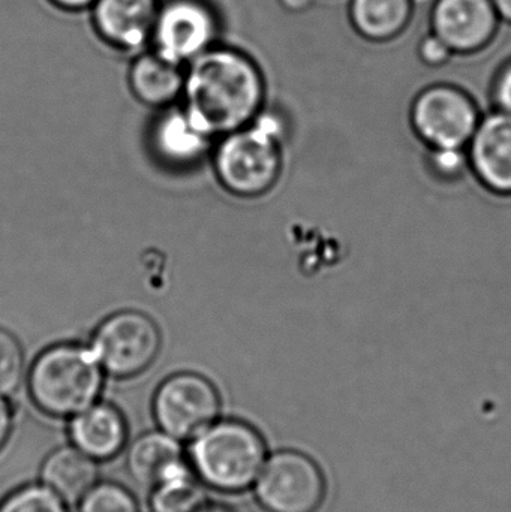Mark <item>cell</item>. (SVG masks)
I'll return each instance as SVG.
<instances>
[{"instance_id": "obj_14", "label": "cell", "mask_w": 511, "mask_h": 512, "mask_svg": "<svg viewBox=\"0 0 511 512\" xmlns=\"http://www.w3.org/2000/svg\"><path fill=\"white\" fill-rule=\"evenodd\" d=\"M126 468L135 483L153 489L168 478L191 468L183 454L182 442L158 430L141 435L129 445Z\"/></svg>"}, {"instance_id": "obj_16", "label": "cell", "mask_w": 511, "mask_h": 512, "mask_svg": "<svg viewBox=\"0 0 511 512\" xmlns=\"http://www.w3.org/2000/svg\"><path fill=\"white\" fill-rule=\"evenodd\" d=\"M128 80L137 101L153 110H167L183 98V66L162 59L155 51L140 54L132 62Z\"/></svg>"}, {"instance_id": "obj_8", "label": "cell", "mask_w": 511, "mask_h": 512, "mask_svg": "<svg viewBox=\"0 0 511 512\" xmlns=\"http://www.w3.org/2000/svg\"><path fill=\"white\" fill-rule=\"evenodd\" d=\"M480 119L474 99L452 84L426 87L411 107L414 132L429 149H467Z\"/></svg>"}, {"instance_id": "obj_9", "label": "cell", "mask_w": 511, "mask_h": 512, "mask_svg": "<svg viewBox=\"0 0 511 512\" xmlns=\"http://www.w3.org/2000/svg\"><path fill=\"white\" fill-rule=\"evenodd\" d=\"M219 30L218 14L206 0H164L150 44L162 59L185 66L215 47Z\"/></svg>"}, {"instance_id": "obj_23", "label": "cell", "mask_w": 511, "mask_h": 512, "mask_svg": "<svg viewBox=\"0 0 511 512\" xmlns=\"http://www.w3.org/2000/svg\"><path fill=\"white\" fill-rule=\"evenodd\" d=\"M429 164L432 171L441 179H456L464 173L468 165L467 149L456 147H443V149H429Z\"/></svg>"}, {"instance_id": "obj_20", "label": "cell", "mask_w": 511, "mask_h": 512, "mask_svg": "<svg viewBox=\"0 0 511 512\" xmlns=\"http://www.w3.org/2000/svg\"><path fill=\"white\" fill-rule=\"evenodd\" d=\"M78 512H140L137 499L116 483H96L78 502Z\"/></svg>"}, {"instance_id": "obj_15", "label": "cell", "mask_w": 511, "mask_h": 512, "mask_svg": "<svg viewBox=\"0 0 511 512\" xmlns=\"http://www.w3.org/2000/svg\"><path fill=\"white\" fill-rule=\"evenodd\" d=\"M212 137L204 134L189 119L185 110L167 108L152 129L156 155L171 167H192L209 153Z\"/></svg>"}, {"instance_id": "obj_3", "label": "cell", "mask_w": 511, "mask_h": 512, "mask_svg": "<svg viewBox=\"0 0 511 512\" xmlns=\"http://www.w3.org/2000/svg\"><path fill=\"white\" fill-rule=\"evenodd\" d=\"M282 122L261 113L251 125L221 137L212 152L219 185L237 198L254 200L272 191L282 173Z\"/></svg>"}, {"instance_id": "obj_22", "label": "cell", "mask_w": 511, "mask_h": 512, "mask_svg": "<svg viewBox=\"0 0 511 512\" xmlns=\"http://www.w3.org/2000/svg\"><path fill=\"white\" fill-rule=\"evenodd\" d=\"M26 361L14 334L0 328V396H11L23 384Z\"/></svg>"}, {"instance_id": "obj_19", "label": "cell", "mask_w": 511, "mask_h": 512, "mask_svg": "<svg viewBox=\"0 0 511 512\" xmlns=\"http://www.w3.org/2000/svg\"><path fill=\"white\" fill-rule=\"evenodd\" d=\"M209 498L194 469L162 481L152 489V512H198Z\"/></svg>"}, {"instance_id": "obj_12", "label": "cell", "mask_w": 511, "mask_h": 512, "mask_svg": "<svg viewBox=\"0 0 511 512\" xmlns=\"http://www.w3.org/2000/svg\"><path fill=\"white\" fill-rule=\"evenodd\" d=\"M158 9V0H96L93 26L114 50L137 51L152 39Z\"/></svg>"}, {"instance_id": "obj_21", "label": "cell", "mask_w": 511, "mask_h": 512, "mask_svg": "<svg viewBox=\"0 0 511 512\" xmlns=\"http://www.w3.org/2000/svg\"><path fill=\"white\" fill-rule=\"evenodd\" d=\"M66 502L45 484L21 487L0 504V512H69Z\"/></svg>"}, {"instance_id": "obj_7", "label": "cell", "mask_w": 511, "mask_h": 512, "mask_svg": "<svg viewBox=\"0 0 511 512\" xmlns=\"http://www.w3.org/2000/svg\"><path fill=\"white\" fill-rule=\"evenodd\" d=\"M221 396L206 376L179 372L159 384L153 396V418L159 430L177 441H192L221 415Z\"/></svg>"}, {"instance_id": "obj_30", "label": "cell", "mask_w": 511, "mask_h": 512, "mask_svg": "<svg viewBox=\"0 0 511 512\" xmlns=\"http://www.w3.org/2000/svg\"><path fill=\"white\" fill-rule=\"evenodd\" d=\"M198 512H234L230 507L224 504H218V502L207 501Z\"/></svg>"}, {"instance_id": "obj_5", "label": "cell", "mask_w": 511, "mask_h": 512, "mask_svg": "<svg viewBox=\"0 0 511 512\" xmlns=\"http://www.w3.org/2000/svg\"><path fill=\"white\" fill-rule=\"evenodd\" d=\"M89 348L105 375L131 379L155 363L162 348V334L146 313L120 310L96 327Z\"/></svg>"}, {"instance_id": "obj_11", "label": "cell", "mask_w": 511, "mask_h": 512, "mask_svg": "<svg viewBox=\"0 0 511 512\" xmlns=\"http://www.w3.org/2000/svg\"><path fill=\"white\" fill-rule=\"evenodd\" d=\"M468 165L479 182L498 195H511V116L482 117L467 146Z\"/></svg>"}, {"instance_id": "obj_27", "label": "cell", "mask_w": 511, "mask_h": 512, "mask_svg": "<svg viewBox=\"0 0 511 512\" xmlns=\"http://www.w3.org/2000/svg\"><path fill=\"white\" fill-rule=\"evenodd\" d=\"M95 2L96 0H51V3H54L57 8L71 12L84 11V9L92 8Z\"/></svg>"}, {"instance_id": "obj_4", "label": "cell", "mask_w": 511, "mask_h": 512, "mask_svg": "<svg viewBox=\"0 0 511 512\" xmlns=\"http://www.w3.org/2000/svg\"><path fill=\"white\" fill-rule=\"evenodd\" d=\"M267 460L263 435L240 420H216L195 436L189 463L204 486L221 493L254 487Z\"/></svg>"}, {"instance_id": "obj_29", "label": "cell", "mask_w": 511, "mask_h": 512, "mask_svg": "<svg viewBox=\"0 0 511 512\" xmlns=\"http://www.w3.org/2000/svg\"><path fill=\"white\" fill-rule=\"evenodd\" d=\"M501 21L511 24V0H492Z\"/></svg>"}, {"instance_id": "obj_2", "label": "cell", "mask_w": 511, "mask_h": 512, "mask_svg": "<svg viewBox=\"0 0 511 512\" xmlns=\"http://www.w3.org/2000/svg\"><path fill=\"white\" fill-rule=\"evenodd\" d=\"M104 376L89 346L63 342L48 346L33 360L27 387L42 414L71 420L98 402Z\"/></svg>"}, {"instance_id": "obj_24", "label": "cell", "mask_w": 511, "mask_h": 512, "mask_svg": "<svg viewBox=\"0 0 511 512\" xmlns=\"http://www.w3.org/2000/svg\"><path fill=\"white\" fill-rule=\"evenodd\" d=\"M419 56L426 65L438 68L452 59L453 51L438 36L431 33L420 42Z\"/></svg>"}, {"instance_id": "obj_25", "label": "cell", "mask_w": 511, "mask_h": 512, "mask_svg": "<svg viewBox=\"0 0 511 512\" xmlns=\"http://www.w3.org/2000/svg\"><path fill=\"white\" fill-rule=\"evenodd\" d=\"M494 101L497 104V110L511 116V62L507 63L494 84Z\"/></svg>"}, {"instance_id": "obj_18", "label": "cell", "mask_w": 511, "mask_h": 512, "mask_svg": "<svg viewBox=\"0 0 511 512\" xmlns=\"http://www.w3.org/2000/svg\"><path fill=\"white\" fill-rule=\"evenodd\" d=\"M416 0H351L354 30L371 42H389L405 32Z\"/></svg>"}, {"instance_id": "obj_13", "label": "cell", "mask_w": 511, "mask_h": 512, "mask_svg": "<svg viewBox=\"0 0 511 512\" xmlns=\"http://www.w3.org/2000/svg\"><path fill=\"white\" fill-rule=\"evenodd\" d=\"M72 445L96 462L114 459L128 441V423L120 409L107 402L93 403L69 420Z\"/></svg>"}, {"instance_id": "obj_26", "label": "cell", "mask_w": 511, "mask_h": 512, "mask_svg": "<svg viewBox=\"0 0 511 512\" xmlns=\"http://www.w3.org/2000/svg\"><path fill=\"white\" fill-rule=\"evenodd\" d=\"M12 429V409L0 396V450L5 447Z\"/></svg>"}, {"instance_id": "obj_10", "label": "cell", "mask_w": 511, "mask_h": 512, "mask_svg": "<svg viewBox=\"0 0 511 512\" xmlns=\"http://www.w3.org/2000/svg\"><path fill=\"white\" fill-rule=\"evenodd\" d=\"M492 0H435L432 33L453 54H473L491 44L500 27Z\"/></svg>"}, {"instance_id": "obj_1", "label": "cell", "mask_w": 511, "mask_h": 512, "mask_svg": "<svg viewBox=\"0 0 511 512\" xmlns=\"http://www.w3.org/2000/svg\"><path fill=\"white\" fill-rule=\"evenodd\" d=\"M183 99V110L200 131L224 137L263 113L266 81L248 54L212 47L186 65Z\"/></svg>"}, {"instance_id": "obj_17", "label": "cell", "mask_w": 511, "mask_h": 512, "mask_svg": "<svg viewBox=\"0 0 511 512\" xmlns=\"http://www.w3.org/2000/svg\"><path fill=\"white\" fill-rule=\"evenodd\" d=\"M98 462L74 445L60 447L42 465V484L53 490L66 504H78L98 483Z\"/></svg>"}, {"instance_id": "obj_28", "label": "cell", "mask_w": 511, "mask_h": 512, "mask_svg": "<svg viewBox=\"0 0 511 512\" xmlns=\"http://www.w3.org/2000/svg\"><path fill=\"white\" fill-rule=\"evenodd\" d=\"M314 2L315 0H281V5L290 12H305Z\"/></svg>"}, {"instance_id": "obj_6", "label": "cell", "mask_w": 511, "mask_h": 512, "mask_svg": "<svg viewBox=\"0 0 511 512\" xmlns=\"http://www.w3.org/2000/svg\"><path fill=\"white\" fill-rule=\"evenodd\" d=\"M254 492L266 512H318L326 502L327 480L308 454L282 450L267 457Z\"/></svg>"}]
</instances>
